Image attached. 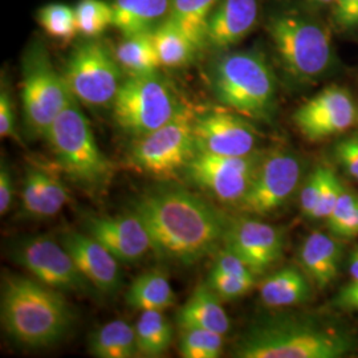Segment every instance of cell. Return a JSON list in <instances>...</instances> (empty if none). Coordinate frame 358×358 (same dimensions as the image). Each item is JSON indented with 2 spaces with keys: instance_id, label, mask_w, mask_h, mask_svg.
I'll list each match as a JSON object with an SVG mask.
<instances>
[{
  "instance_id": "cell-2",
  "label": "cell",
  "mask_w": 358,
  "mask_h": 358,
  "mask_svg": "<svg viewBox=\"0 0 358 358\" xmlns=\"http://www.w3.org/2000/svg\"><path fill=\"white\" fill-rule=\"evenodd\" d=\"M356 333L312 315H278L256 321L238 341V358H343L356 353Z\"/></svg>"
},
{
  "instance_id": "cell-14",
  "label": "cell",
  "mask_w": 358,
  "mask_h": 358,
  "mask_svg": "<svg viewBox=\"0 0 358 358\" xmlns=\"http://www.w3.org/2000/svg\"><path fill=\"white\" fill-rule=\"evenodd\" d=\"M294 122L309 141H322L353 128L358 108L349 90L331 85L303 103L294 112Z\"/></svg>"
},
{
  "instance_id": "cell-17",
  "label": "cell",
  "mask_w": 358,
  "mask_h": 358,
  "mask_svg": "<svg viewBox=\"0 0 358 358\" xmlns=\"http://www.w3.org/2000/svg\"><path fill=\"white\" fill-rule=\"evenodd\" d=\"M84 230L121 264H136L153 251L150 235L136 214L122 217L87 215Z\"/></svg>"
},
{
  "instance_id": "cell-43",
  "label": "cell",
  "mask_w": 358,
  "mask_h": 358,
  "mask_svg": "<svg viewBox=\"0 0 358 358\" xmlns=\"http://www.w3.org/2000/svg\"><path fill=\"white\" fill-rule=\"evenodd\" d=\"M334 238L341 239H353L358 236V205L355 211L350 214V217L346 219L345 222L334 231Z\"/></svg>"
},
{
  "instance_id": "cell-16",
  "label": "cell",
  "mask_w": 358,
  "mask_h": 358,
  "mask_svg": "<svg viewBox=\"0 0 358 358\" xmlns=\"http://www.w3.org/2000/svg\"><path fill=\"white\" fill-rule=\"evenodd\" d=\"M194 137L198 153L247 155L257 152L256 129L235 112L208 110L194 115Z\"/></svg>"
},
{
  "instance_id": "cell-18",
  "label": "cell",
  "mask_w": 358,
  "mask_h": 358,
  "mask_svg": "<svg viewBox=\"0 0 358 358\" xmlns=\"http://www.w3.org/2000/svg\"><path fill=\"white\" fill-rule=\"evenodd\" d=\"M60 242L73 257L81 273L99 294L112 296L121 289V263L90 234L65 231Z\"/></svg>"
},
{
  "instance_id": "cell-7",
  "label": "cell",
  "mask_w": 358,
  "mask_h": 358,
  "mask_svg": "<svg viewBox=\"0 0 358 358\" xmlns=\"http://www.w3.org/2000/svg\"><path fill=\"white\" fill-rule=\"evenodd\" d=\"M115 124L134 140L164 127L185 106L158 72L124 78L112 103Z\"/></svg>"
},
{
  "instance_id": "cell-39",
  "label": "cell",
  "mask_w": 358,
  "mask_h": 358,
  "mask_svg": "<svg viewBox=\"0 0 358 358\" xmlns=\"http://www.w3.org/2000/svg\"><path fill=\"white\" fill-rule=\"evenodd\" d=\"M0 137L19 140L16 128H15L13 99H11L10 90L4 84H1V90H0Z\"/></svg>"
},
{
  "instance_id": "cell-4",
  "label": "cell",
  "mask_w": 358,
  "mask_h": 358,
  "mask_svg": "<svg viewBox=\"0 0 358 358\" xmlns=\"http://www.w3.org/2000/svg\"><path fill=\"white\" fill-rule=\"evenodd\" d=\"M73 97L56 117L45 140L56 164L77 186L90 192H101L115 176L112 161L96 141L87 115Z\"/></svg>"
},
{
  "instance_id": "cell-30",
  "label": "cell",
  "mask_w": 358,
  "mask_h": 358,
  "mask_svg": "<svg viewBox=\"0 0 358 358\" xmlns=\"http://www.w3.org/2000/svg\"><path fill=\"white\" fill-rule=\"evenodd\" d=\"M78 34L96 38L115 23L112 3L105 0H80L75 7Z\"/></svg>"
},
{
  "instance_id": "cell-24",
  "label": "cell",
  "mask_w": 358,
  "mask_h": 358,
  "mask_svg": "<svg viewBox=\"0 0 358 358\" xmlns=\"http://www.w3.org/2000/svg\"><path fill=\"white\" fill-rule=\"evenodd\" d=\"M88 350L97 358H134L141 356L134 325L124 319L103 324L90 336Z\"/></svg>"
},
{
  "instance_id": "cell-37",
  "label": "cell",
  "mask_w": 358,
  "mask_h": 358,
  "mask_svg": "<svg viewBox=\"0 0 358 358\" xmlns=\"http://www.w3.org/2000/svg\"><path fill=\"white\" fill-rule=\"evenodd\" d=\"M324 178V166L316 167L308 177L300 192V210L304 217L310 219V215L320 198L321 187Z\"/></svg>"
},
{
  "instance_id": "cell-5",
  "label": "cell",
  "mask_w": 358,
  "mask_h": 358,
  "mask_svg": "<svg viewBox=\"0 0 358 358\" xmlns=\"http://www.w3.org/2000/svg\"><path fill=\"white\" fill-rule=\"evenodd\" d=\"M217 101L250 120H269L276 103V78L262 55L234 52L217 59L211 69Z\"/></svg>"
},
{
  "instance_id": "cell-19",
  "label": "cell",
  "mask_w": 358,
  "mask_h": 358,
  "mask_svg": "<svg viewBox=\"0 0 358 358\" xmlns=\"http://www.w3.org/2000/svg\"><path fill=\"white\" fill-rule=\"evenodd\" d=\"M257 0H219L206 27V47L226 50L241 43L254 29Z\"/></svg>"
},
{
  "instance_id": "cell-3",
  "label": "cell",
  "mask_w": 358,
  "mask_h": 358,
  "mask_svg": "<svg viewBox=\"0 0 358 358\" xmlns=\"http://www.w3.org/2000/svg\"><path fill=\"white\" fill-rule=\"evenodd\" d=\"M0 316L13 341L35 349L60 343L76 319L64 292L22 275L3 278Z\"/></svg>"
},
{
  "instance_id": "cell-44",
  "label": "cell",
  "mask_w": 358,
  "mask_h": 358,
  "mask_svg": "<svg viewBox=\"0 0 358 358\" xmlns=\"http://www.w3.org/2000/svg\"><path fill=\"white\" fill-rule=\"evenodd\" d=\"M349 273L352 280H358V247L349 257Z\"/></svg>"
},
{
  "instance_id": "cell-6",
  "label": "cell",
  "mask_w": 358,
  "mask_h": 358,
  "mask_svg": "<svg viewBox=\"0 0 358 358\" xmlns=\"http://www.w3.org/2000/svg\"><path fill=\"white\" fill-rule=\"evenodd\" d=\"M268 34L285 72L299 83H313L333 65L329 32L313 20L296 13L269 19Z\"/></svg>"
},
{
  "instance_id": "cell-36",
  "label": "cell",
  "mask_w": 358,
  "mask_h": 358,
  "mask_svg": "<svg viewBox=\"0 0 358 358\" xmlns=\"http://www.w3.org/2000/svg\"><path fill=\"white\" fill-rule=\"evenodd\" d=\"M333 154L336 162L344 169L346 174L358 182V133L337 142Z\"/></svg>"
},
{
  "instance_id": "cell-40",
  "label": "cell",
  "mask_w": 358,
  "mask_h": 358,
  "mask_svg": "<svg viewBox=\"0 0 358 358\" xmlns=\"http://www.w3.org/2000/svg\"><path fill=\"white\" fill-rule=\"evenodd\" d=\"M332 16L341 29L358 28V0H334Z\"/></svg>"
},
{
  "instance_id": "cell-42",
  "label": "cell",
  "mask_w": 358,
  "mask_h": 358,
  "mask_svg": "<svg viewBox=\"0 0 358 358\" xmlns=\"http://www.w3.org/2000/svg\"><path fill=\"white\" fill-rule=\"evenodd\" d=\"M333 306L343 310L358 312V280L345 285L333 300Z\"/></svg>"
},
{
  "instance_id": "cell-35",
  "label": "cell",
  "mask_w": 358,
  "mask_h": 358,
  "mask_svg": "<svg viewBox=\"0 0 358 358\" xmlns=\"http://www.w3.org/2000/svg\"><path fill=\"white\" fill-rule=\"evenodd\" d=\"M343 186L344 185L340 182V179L337 178L332 169L324 166V178H322L320 198L310 215L312 220H320V219L327 220L329 217L334 206L338 201Z\"/></svg>"
},
{
  "instance_id": "cell-28",
  "label": "cell",
  "mask_w": 358,
  "mask_h": 358,
  "mask_svg": "<svg viewBox=\"0 0 358 358\" xmlns=\"http://www.w3.org/2000/svg\"><path fill=\"white\" fill-rule=\"evenodd\" d=\"M140 355L159 357L173 343L174 331L162 310H143L134 325Z\"/></svg>"
},
{
  "instance_id": "cell-33",
  "label": "cell",
  "mask_w": 358,
  "mask_h": 358,
  "mask_svg": "<svg viewBox=\"0 0 358 358\" xmlns=\"http://www.w3.org/2000/svg\"><path fill=\"white\" fill-rule=\"evenodd\" d=\"M45 169L28 166L22 190V214L28 219H45V192H44Z\"/></svg>"
},
{
  "instance_id": "cell-45",
  "label": "cell",
  "mask_w": 358,
  "mask_h": 358,
  "mask_svg": "<svg viewBox=\"0 0 358 358\" xmlns=\"http://www.w3.org/2000/svg\"><path fill=\"white\" fill-rule=\"evenodd\" d=\"M312 1L319 3V4H331V3H334V0H312Z\"/></svg>"
},
{
  "instance_id": "cell-12",
  "label": "cell",
  "mask_w": 358,
  "mask_h": 358,
  "mask_svg": "<svg viewBox=\"0 0 358 358\" xmlns=\"http://www.w3.org/2000/svg\"><path fill=\"white\" fill-rule=\"evenodd\" d=\"M303 177V162L288 150L263 154L254 179L238 203L247 215L266 217L287 205Z\"/></svg>"
},
{
  "instance_id": "cell-34",
  "label": "cell",
  "mask_w": 358,
  "mask_h": 358,
  "mask_svg": "<svg viewBox=\"0 0 358 358\" xmlns=\"http://www.w3.org/2000/svg\"><path fill=\"white\" fill-rule=\"evenodd\" d=\"M206 284L222 301H232L248 294L256 284V276H236L211 268Z\"/></svg>"
},
{
  "instance_id": "cell-8",
  "label": "cell",
  "mask_w": 358,
  "mask_h": 358,
  "mask_svg": "<svg viewBox=\"0 0 358 358\" xmlns=\"http://www.w3.org/2000/svg\"><path fill=\"white\" fill-rule=\"evenodd\" d=\"M72 99L63 73L55 69L45 48L34 44L23 59L22 106L27 133L34 138H45Z\"/></svg>"
},
{
  "instance_id": "cell-1",
  "label": "cell",
  "mask_w": 358,
  "mask_h": 358,
  "mask_svg": "<svg viewBox=\"0 0 358 358\" xmlns=\"http://www.w3.org/2000/svg\"><path fill=\"white\" fill-rule=\"evenodd\" d=\"M133 214L150 235L162 260L192 266L214 255L223 244L229 217L202 196L182 187H158L133 202Z\"/></svg>"
},
{
  "instance_id": "cell-38",
  "label": "cell",
  "mask_w": 358,
  "mask_h": 358,
  "mask_svg": "<svg viewBox=\"0 0 358 358\" xmlns=\"http://www.w3.org/2000/svg\"><path fill=\"white\" fill-rule=\"evenodd\" d=\"M357 205V194L350 192L349 189H346L345 186H343V190H341V194L338 196V201L334 206L331 215L327 219L328 230L332 235L334 234V231L337 230L345 222L346 219L350 217V214L355 211Z\"/></svg>"
},
{
  "instance_id": "cell-29",
  "label": "cell",
  "mask_w": 358,
  "mask_h": 358,
  "mask_svg": "<svg viewBox=\"0 0 358 358\" xmlns=\"http://www.w3.org/2000/svg\"><path fill=\"white\" fill-rule=\"evenodd\" d=\"M219 0H173L170 20L199 47H206L207 20Z\"/></svg>"
},
{
  "instance_id": "cell-25",
  "label": "cell",
  "mask_w": 358,
  "mask_h": 358,
  "mask_svg": "<svg viewBox=\"0 0 358 358\" xmlns=\"http://www.w3.org/2000/svg\"><path fill=\"white\" fill-rule=\"evenodd\" d=\"M128 306L136 310H166L176 303V294L162 271H148L137 276L125 294Z\"/></svg>"
},
{
  "instance_id": "cell-21",
  "label": "cell",
  "mask_w": 358,
  "mask_h": 358,
  "mask_svg": "<svg viewBox=\"0 0 358 358\" xmlns=\"http://www.w3.org/2000/svg\"><path fill=\"white\" fill-rule=\"evenodd\" d=\"M173 0H113V26L124 38L153 34L170 17Z\"/></svg>"
},
{
  "instance_id": "cell-27",
  "label": "cell",
  "mask_w": 358,
  "mask_h": 358,
  "mask_svg": "<svg viewBox=\"0 0 358 358\" xmlns=\"http://www.w3.org/2000/svg\"><path fill=\"white\" fill-rule=\"evenodd\" d=\"M115 56L118 64L125 73H128V76L158 72L159 66H162L152 34L124 38L117 45Z\"/></svg>"
},
{
  "instance_id": "cell-9",
  "label": "cell",
  "mask_w": 358,
  "mask_h": 358,
  "mask_svg": "<svg viewBox=\"0 0 358 358\" xmlns=\"http://www.w3.org/2000/svg\"><path fill=\"white\" fill-rule=\"evenodd\" d=\"M115 53L99 40L78 44L71 53L63 77L72 96L90 108H106L115 101L124 77Z\"/></svg>"
},
{
  "instance_id": "cell-31",
  "label": "cell",
  "mask_w": 358,
  "mask_h": 358,
  "mask_svg": "<svg viewBox=\"0 0 358 358\" xmlns=\"http://www.w3.org/2000/svg\"><path fill=\"white\" fill-rule=\"evenodd\" d=\"M179 353L185 358H217L224 348V334L199 329L180 328Z\"/></svg>"
},
{
  "instance_id": "cell-41",
  "label": "cell",
  "mask_w": 358,
  "mask_h": 358,
  "mask_svg": "<svg viewBox=\"0 0 358 358\" xmlns=\"http://www.w3.org/2000/svg\"><path fill=\"white\" fill-rule=\"evenodd\" d=\"M13 199V180L11 170L8 164L1 159L0 164V214L6 215L11 206Z\"/></svg>"
},
{
  "instance_id": "cell-11",
  "label": "cell",
  "mask_w": 358,
  "mask_h": 358,
  "mask_svg": "<svg viewBox=\"0 0 358 358\" xmlns=\"http://www.w3.org/2000/svg\"><path fill=\"white\" fill-rule=\"evenodd\" d=\"M194 115L185 108L164 127L136 138L130 150L131 165L142 173L162 178L183 171L198 153Z\"/></svg>"
},
{
  "instance_id": "cell-15",
  "label": "cell",
  "mask_w": 358,
  "mask_h": 358,
  "mask_svg": "<svg viewBox=\"0 0 358 358\" xmlns=\"http://www.w3.org/2000/svg\"><path fill=\"white\" fill-rule=\"evenodd\" d=\"M284 245L282 230L248 217L227 220L222 244L239 256L256 276L266 273L282 259Z\"/></svg>"
},
{
  "instance_id": "cell-32",
  "label": "cell",
  "mask_w": 358,
  "mask_h": 358,
  "mask_svg": "<svg viewBox=\"0 0 358 358\" xmlns=\"http://www.w3.org/2000/svg\"><path fill=\"white\" fill-rule=\"evenodd\" d=\"M38 22L51 38L63 43H69L78 34L75 8L66 4L51 3L41 7L38 11Z\"/></svg>"
},
{
  "instance_id": "cell-22",
  "label": "cell",
  "mask_w": 358,
  "mask_h": 358,
  "mask_svg": "<svg viewBox=\"0 0 358 358\" xmlns=\"http://www.w3.org/2000/svg\"><path fill=\"white\" fill-rule=\"evenodd\" d=\"M222 303L206 282L199 284L189 300L179 308V328H199L226 336L230 332L231 320Z\"/></svg>"
},
{
  "instance_id": "cell-13",
  "label": "cell",
  "mask_w": 358,
  "mask_h": 358,
  "mask_svg": "<svg viewBox=\"0 0 358 358\" xmlns=\"http://www.w3.org/2000/svg\"><path fill=\"white\" fill-rule=\"evenodd\" d=\"M263 153L217 155L196 153L182 173L222 203L238 205L248 190Z\"/></svg>"
},
{
  "instance_id": "cell-20",
  "label": "cell",
  "mask_w": 358,
  "mask_h": 358,
  "mask_svg": "<svg viewBox=\"0 0 358 358\" xmlns=\"http://www.w3.org/2000/svg\"><path fill=\"white\" fill-rule=\"evenodd\" d=\"M343 257V247L325 232H312L299 251L301 269L307 273L310 282L325 288L338 276Z\"/></svg>"
},
{
  "instance_id": "cell-26",
  "label": "cell",
  "mask_w": 358,
  "mask_h": 358,
  "mask_svg": "<svg viewBox=\"0 0 358 358\" xmlns=\"http://www.w3.org/2000/svg\"><path fill=\"white\" fill-rule=\"evenodd\" d=\"M154 45L161 65L166 68H183L192 64L199 47L170 19L158 27L153 34Z\"/></svg>"
},
{
  "instance_id": "cell-10",
  "label": "cell",
  "mask_w": 358,
  "mask_h": 358,
  "mask_svg": "<svg viewBox=\"0 0 358 358\" xmlns=\"http://www.w3.org/2000/svg\"><path fill=\"white\" fill-rule=\"evenodd\" d=\"M13 262L38 282L64 294L94 297L99 291L88 282L62 242L48 235H27L10 244Z\"/></svg>"
},
{
  "instance_id": "cell-23",
  "label": "cell",
  "mask_w": 358,
  "mask_h": 358,
  "mask_svg": "<svg viewBox=\"0 0 358 358\" xmlns=\"http://www.w3.org/2000/svg\"><path fill=\"white\" fill-rule=\"evenodd\" d=\"M259 292L266 307H294L310 299L312 287L303 269L288 266L267 276L260 284Z\"/></svg>"
}]
</instances>
